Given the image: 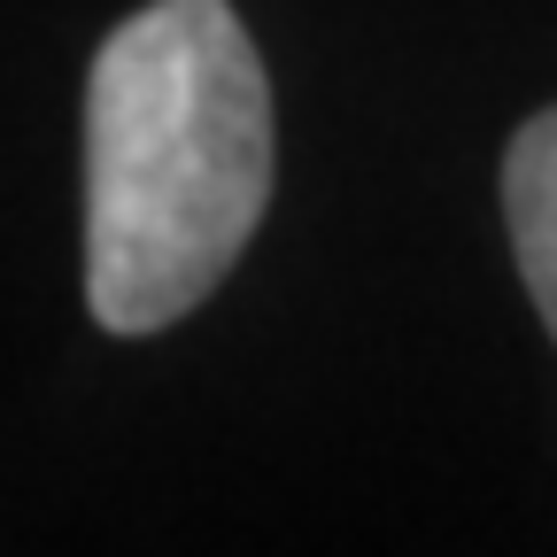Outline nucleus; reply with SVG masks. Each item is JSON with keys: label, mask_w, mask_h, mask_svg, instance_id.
Masks as SVG:
<instances>
[{"label": "nucleus", "mask_w": 557, "mask_h": 557, "mask_svg": "<svg viewBox=\"0 0 557 557\" xmlns=\"http://www.w3.org/2000/svg\"><path fill=\"white\" fill-rule=\"evenodd\" d=\"M271 201V86L233 0L124 16L86 78V302L163 333L225 287Z\"/></svg>", "instance_id": "nucleus-1"}, {"label": "nucleus", "mask_w": 557, "mask_h": 557, "mask_svg": "<svg viewBox=\"0 0 557 557\" xmlns=\"http://www.w3.org/2000/svg\"><path fill=\"white\" fill-rule=\"evenodd\" d=\"M504 218H511V256L519 278L557 341V109L527 116L511 156H504Z\"/></svg>", "instance_id": "nucleus-2"}]
</instances>
